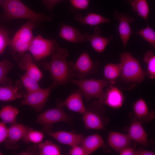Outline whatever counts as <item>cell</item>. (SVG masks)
<instances>
[{
  "instance_id": "cell-1",
  "label": "cell",
  "mask_w": 155,
  "mask_h": 155,
  "mask_svg": "<svg viewBox=\"0 0 155 155\" xmlns=\"http://www.w3.org/2000/svg\"><path fill=\"white\" fill-rule=\"evenodd\" d=\"M51 55V60L43 63V69L50 72L53 84L55 87L65 85L73 77L72 62L68 61L66 59L69 55L68 51L60 47L57 44Z\"/></svg>"
},
{
  "instance_id": "cell-2",
  "label": "cell",
  "mask_w": 155,
  "mask_h": 155,
  "mask_svg": "<svg viewBox=\"0 0 155 155\" xmlns=\"http://www.w3.org/2000/svg\"><path fill=\"white\" fill-rule=\"evenodd\" d=\"M0 6L4 10V18L8 20L24 19L42 22L52 19L51 17L32 11L20 0H1Z\"/></svg>"
},
{
  "instance_id": "cell-3",
  "label": "cell",
  "mask_w": 155,
  "mask_h": 155,
  "mask_svg": "<svg viewBox=\"0 0 155 155\" xmlns=\"http://www.w3.org/2000/svg\"><path fill=\"white\" fill-rule=\"evenodd\" d=\"M120 57L122 66L121 78L129 82H142L147 73L142 69L139 61L129 52L121 53Z\"/></svg>"
},
{
  "instance_id": "cell-4",
  "label": "cell",
  "mask_w": 155,
  "mask_h": 155,
  "mask_svg": "<svg viewBox=\"0 0 155 155\" xmlns=\"http://www.w3.org/2000/svg\"><path fill=\"white\" fill-rule=\"evenodd\" d=\"M105 108L103 104L96 100L86 108L82 114V119L85 128L87 129L106 130V125L110 120L105 113Z\"/></svg>"
},
{
  "instance_id": "cell-5",
  "label": "cell",
  "mask_w": 155,
  "mask_h": 155,
  "mask_svg": "<svg viewBox=\"0 0 155 155\" xmlns=\"http://www.w3.org/2000/svg\"><path fill=\"white\" fill-rule=\"evenodd\" d=\"M63 107L59 103L56 107L47 109L38 116L36 122L42 125L44 132L47 134L52 132L55 123L60 122L72 123L73 117L67 114L63 110Z\"/></svg>"
},
{
  "instance_id": "cell-6",
  "label": "cell",
  "mask_w": 155,
  "mask_h": 155,
  "mask_svg": "<svg viewBox=\"0 0 155 155\" xmlns=\"http://www.w3.org/2000/svg\"><path fill=\"white\" fill-rule=\"evenodd\" d=\"M70 82L78 87L87 102L92 98H98L100 101L104 94V87L112 84L106 80L94 79L77 80L72 78Z\"/></svg>"
},
{
  "instance_id": "cell-7",
  "label": "cell",
  "mask_w": 155,
  "mask_h": 155,
  "mask_svg": "<svg viewBox=\"0 0 155 155\" xmlns=\"http://www.w3.org/2000/svg\"><path fill=\"white\" fill-rule=\"evenodd\" d=\"M57 44L55 40L45 39L38 35L33 38L28 50L36 60H39L51 55Z\"/></svg>"
},
{
  "instance_id": "cell-8",
  "label": "cell",
  "mask_w": 155,
  "mask_h": 155,
  "mask_svg": "<svg viewBox=\"0 0 155 155\" xmlns=\"http://www.w3.org/2000/svg\"><path fill=\"white\" fill-rule=\"evenodd\" d=\"M96 64L91 60L87 52H84L75 63L72 62L71 69L73 77L83 80L89 75L94 74L97 68Z\"/></svg>"
},
{
  "instance_id": "cell-9",
  "label": "cell",
  "mask_w": 155,
  "mask_h": 155,
  "mask_svg": "<svg viewBox=\"0 0 155 155\" xmlns=\"http://www.w3.org/2000/svg\"><path fill=\"white\" fill-rule=\"evenodd\" d=\"M55 87L52 84L44 89L40 88L27 93L26 98L21 102L22 105H27L37 112L40 111L44 107L53 89Z\"/></svg>"
},
{
  "instance_id": "cell-10",
  "label": "cell",
  "mask_w": 155,
  "mask_h": 155,
  "mask_svg": "<svg viewBox=\"0 0 155 155\" xmlns=\"http://www.w3.org/2000/svg\"><path fill=\"white\" fill-rule=\"evenodd\" d=\"M113 16L116 20L119 21L118 31L123 46L125 48L133 32L130 23L133 22L134 18L125 13L119 12L116 10L113 13Z\"/></svg>"
},
{
  "instance_id": "cell-11",
  "label": "cell",
  "mask_w": 155,
  "mask_h": 155,
  "mask_svg": "<svg viewBox=\"0 0 155 155\" xmlns=\"http://www.w3.org/2000/svg\"><path fill=\"white\" fill-rule=\"evenodd\" d=\"M30 128L16 122L8 128L7 137L5 140V146L9 150L18 148L17 143L25 135Z\"/></svg>"
},
{
  "instance_id": "cell-12",
  "label": "cell",
  "mask_w": 155,
  "mask_h": 155,
  "mask_svg": "<svg viewBox=\"0 0 155 155\" xmlns=\"http://www.w3.org/2000/svg\"><path fill=\"white\" fill-rule=\"evenodd\" d=\"M133 117L142 123L153 121L155 118L154 111H150L144 100L140 98L133 103Z\"/></svg>"
},
{
  "instance_id": "cell-13",
  "label": "cell",
  "mask_w": 155,
  "mask_h": 155,
  "mask_svg": "<svg viewBox=\"0 0 155 155\" xmlns=\"http://www.w3.org/2000/svg\"><path fill=\"white\" fill-rule=\"evenodd\" d=\"M124 99L121 91L117 88L111 86L104 92L101 99L98 101L102 104H106L112 108L118 109L122 106Z\"/></svg>"
},
{
  "instance_id": "cell-14",
  "label": "cell",
  "mask_w": 155,
  "mask_h": 155,
  "mask_svg": "<svg viewBox=\"0 0 155 155\" xmlns=\"http://www.w3.org/2000/svg\"><path fill=\"white\" fill-rule=\"evenodd\" d=\"M84 35V41H89L94 49L99 53L102 52L113 38L112 35L107 37L102 36L101 35V29L99 27L94 28L93 34L86 33Z\"/></svg>"
},
{
  "instance_id": "cell-15",
  "label": "cell",
  "mask_w": 155,
  "mask_h": 155,
  "mask_svg": "<svg viewBox=\"0 0 155 155\" xmlns=\"http://www.w3.org/2000/svg\"><path fill=\"white\" fill-rule=\"evenodd\" d=\"M127 131L132 140L144 146L147 147L150 145L147 134L142 123L133 117Z\"/></svg>"
},
{
  "instance_id": "cell-16",
  "label": "cell",
  "mask_w": 155,
  "mask_h": 155,
  "mask_svg": "<svg viewBox=\"0 0 155 155\" xmlns=\"http://www.w3.org/2000/svg\"><path fill=\"white\" fill-rule=\"evenodd\" d=\"M81 144L88 155L91 154L100 148L103 149L105 152H108L111 151L109 146L105 144L102 137L97 133L84 137Z\"/></svg>"
},
{
  "instance_id": "cell-17",
  "label": "cell",
  "mask_w": 155,
  "mask_h": 155,
  "mask_svg": "<svg viewBox=\"0 0 155 155\" xmlns=\"http://www.w3.org/2000/svg\"><path fill=\"white\" fill-rule=\"evenodd\" d=\"M47 134L59 143L71 147L81 144L84 137L82 134L63 131H52Z\"/></svg>"
},
{
  "instance_id": "cell-18",
  "label": "cell",
  "mask_w": 155,
  "mask_h": 155,
  "mask_svg": "<svg viewBox=\"0 0 155 155\" xmlns=\"http://www.w3.org/2000/svg\"><path fill=\"white\" fill-rule=\"evenodd\" d=\"M107 141L109 147L116 152H119L124 148L130 146L132 140L128 134L109 131Z\"/></svg>"
},
{
  "instance_id": "cell-19",
  "label": "cell",
  "mask_w": 155,
  "mask_h": 155,
  "mask_svg": "<svg viewBox=\"0 0 155 155\" xmlns=\"http://www.w3.org/2000/svg\"><path fill=\"white\" fill-rule=\"evenodd\" d=\"M19 66L26 71V73L36 81L42 78L43 74L37 66L34 63L29 53L22 54L19 62Z\"/></svg>"
},
{
  "instance_id": "cell-20",
  "label": "cell",
  "mask_w": 155,
  "mask_h": 155,
  "mask_svg": "<svg viewBox=\"0 0 155 155\" xmlns=\"http://www.w3.org/2000/svg\"><path fill=\"white\" fill-rule=\"evenodd\" d=\"M82 95L80 90L74 91L60 103L70 111L82 115L86 111V108L83 102Z\"/></svg>"
},
{
  "instance_id": "cell-21",
  "label": "cell",
  "mask_w": 155,
  "mask_h": 155,
  "mask_svg": "<svg viewBox=\"0 0 155 155\" xmlns=\"http://www.w3.org/2000/svg\"><path fill=\"white\" fill-rule=\"evenodd\" d=\"M59 36L73 43L82 42L84 41V34L76 28L67 24H63L61 26Z\"/></svg>"
},
{
  "instance_id": "cell-22",
  "label": "cell",
  "mask_w": 155,
  "mask_h": 155,
  "mask_svg": "<svg viewBox=\"0 0 155 155\" xmlns=\"http://www.w3.org/2000/svg\"><path fill=\"white\" fill-rule=\"evenodd\" d=\"M74 18L82 24L90 26L108 23L111 21L110 19L101 15L92 13H89L85 16H83L81 13H77L75 15Z\"/></svg>"
},
{
  "instance_id": "cell-23",
  "label": "cell",
  "mask_w": 155,
  "mask_h": 155,
  "mask_svg": "<svg viewBox=\"0 0 155 155\" xmlns=\"http://www.w3.org/2000/svg\"><path fill=\"white\" fill-rule=\"evenodd\" d=\"M35 22L31 20L28 21L17 32L13 37L30 44L34 38L32 30L35 26Z\"/></svg>"
},
{
  "instance_id": "cell-24",
  "label": "cell",
  "mask_w": 155,
  "mask_h": 155,
  "mask_svg": "<svg viewBox=\"0 0 155 155\" xmlns=\"http://www.w3.org/2000/svg\"><path fill=\"white\" fill-rule=\"evenodd\" d=\"M22 97L18 87L11 85L0 86V100L11 101Z\"/></svg>"
},
{
  "instance_id": "cell-25",
  "label": "cell",
  "mask_w": 155,
  "mask_h": 155,
  "mask_svg": "<svg viewBox=\"0 0 155 155\" xmlns=\"http://www.w3.org/2000/svg\"><path fill=\"white\" fill-rule=\"evenodd\" d=\"M127 1L132 6L133 11L147 22L150 12L149 7L147 0H123Z\"/></svg>"
},
{
  "instance_id": "cell-26",
  "label": "cell",
  "mask_w": 155,
  "mask_h": 155,
  "mask_svg": "<svg viewBox=\"0 0 155 155\" xmlns=\"http://www.w3.org/2000/svg\"><path fill=\"white\" fill-rule=\"evenodd\" d=\"M20 111L10 105L3 106L0 111V118L5 124H13L16 122V117Z\"/></svg>"
},
{
  "instance_id": "cell-27",
  "label": "cell",
  "mask_w": 155,
  "mask_h": 155,
  "mask_svg": "<svg viewBox=\"0 0 155 155\" xmlns=\"http://www.w3.org/2000/svg\"><path fill=\"white\" fill-rule=\"evenodd\" d=\"M121 71L122 66L120 63H108L104 67V77L106 80L113 84L115 82L116 79L120 75Z\"/></svg>"
},
{
  "instance_id": "cell-28",
  "label": "cell",
  "mask_w": 155,
  "mask_h": 155,
  "mask_svg": "<svg viewBox=\"0 0 155 155\" xmlns=\"http://www.w3.org/2000/svg\"><path fill=\"white\" fill-rule=\"evenodd\" d=\"M38 154L40 155H60L61 148L52 142L46 140L39 143Z\"/></svg>"
},
{
  "instance_id": "cell-29",
  "label": "cell",
  "mask_w": 155,
  "mask_h": 155,
  "mask_svg": "<svg viewBox=\"0 0 155 155\" xmlns=\"http://www.w3.org/2000/svg\"><path fill=\"white\" fill-rule=\"evenodd\" d=\"M143 60L147 66V75L151 79L155 78V56L154 51L150 50L144 54Z\"/></svg>"
},
{
  "instance_id": "cell-30",
  "label": "cell",
  "mask_w": 155,
  "mask_h": 155,
  "mask_svg": "<svg viewBox=\"0 0 155 155\" xmlns=\"http://www.w3.org/2000/svg\"><path fill=\"white\" fill-rule=\"evenodd\" d=\"M44 137L42 132L30 128L22 139L26 143L38 144L42 141Z\"/></svg>"
},
{
  "instance_id": "cell-31",
  "label": "cell",
  "mask_w": 155,
  "mask_h": 155,
  "mask_svg": "<svg viewBox=\"0 0 155 155\" xmlns=\"http://www.w3.org/2000/svg\"><path fill=\"white\" fill-rule=\"evenodd\" d=\"M136 34L143 38L152 47H155V32L148 24L146 28L138 31Z\"/></svg>"
},
{
  "instance_id": "cell-32",
  "label": "cell",
  "mask_w": 155,
  "mask_h": 155,
  "mask_svg": "<svg viewBox=\"0 0 155 155\" xmlns=\"http://www.w3.org/2000/svg\"><path fill=\"white\" fill-rule=\"evenodd\" d=\"M22 83L27 93L37 90L40 88L38 82L28 76L26 73L21 76Z\"/></svg>"
},
{
  "instance_id": "cell-33",
  "label": "cell",
  "mask_w": 155,
  "mask_h": 155,
  "mask_svg": "<svg viewBox=\"0 0 155 155\" xmlns=\"http://www.w3.org/2000/svg\"><path fill=\"white\" fill-rule=\"evenodd\" d=\"M12 67V64L7 60L0 61V84L4 85L7 83V74Z\"/></svg>"
},
{
  "instance_id": "cell-34",
  "label": "cell",
  "mask_w": 155,
  "mask_h": 155,
  "mask_svg": "<svg viewBox=\"0 0 155 155\" xmlns=\"http://www.w3.org/2000/svg\"><path fill=\"white\" fill-rule=\"evenodd\" d=\"M30 43L24 42L13 37L10 40L9 44L15 51L20 54L28 50Z\"/></svg>"
},
{
  "instance_id": "cell-35",
  "label": "cell",
  "mask_w": 155,
  "mask_h": 155,
  "mask_svg": "<svg viewBox=\"0 0 155 155\" xmlns=\"http://www.w3.org/2000/svg\"><path fill=\"white\" fill-rule=\"evenodd\" d=\"M10 41L7 31L0 27V55L3 53L6 47L9 44Z\"/></svg>"
},
{
  "instance_id": "cell-36",
  "label": "cell",
  "mask_w": 155,
  "mask_h": 155,
  "mask_svg": "<svg viewBox=\"0 0 155 155\" xmlns=\"http://www.w3.org/2000/svg\"><path fill=\"white\" fill-rule=\"evenodd\" d=\"M75 8L81 9H87L89 6L90 0H69Z\"/></svg>"
},
{
  "instance_id": "cell-37",
  "label": "cell",
  "mask_w": 155,
  "mask_h": 155,
  "mask_svg": "<svg viewBox=\"0 0 155 155\" xmlns=\"http://www.w3.org/2000/svg\"><path fill=\"white\" fill-rule=\"evenodd\" d=\"M68 153L71 155H88L84 148L81 146L76 145L71 147Z\"/></svg>"
},
{
  "instance_id": "cell-38",
  "label": "cell",
  "mask_w": 155,
  "mask_h": 155,
  "mask_svg": "<svg viewBox=\"0 0 155 155\" xmlns=\"http://www.w3.org/2000/svg\"><path fill=\"white\" fill-rule=\"evenodd\" d=\"M8 129L5 124L0 122V144L6 140L7 137Z\"/></svg>"
},
{
  "instance_id": "cell-39",
  "label": "cell",
  "mask_w": 155,
  "mask_h": 155,
  "mask_svg": "<svg viewBox=\"0 0 155 155\" xmlns=\"http://www.w3.org/2000/svg\"><path fill=\"white\" fill-rule=\"evenodd\" d=\"M63 0H42V1L48 10L51 11L57 3Z\"/></svg>"
},
{
  "instance_id": "cell-40",
  "label": "cell",
  "mask_w": 155,
  "mask_h": 155,
  "mask_svg": "<svg viewBox=\"0 0 155 155\" xmlns=\"http://www.w3.org/2000/svg\"><path fill=\"white\" fill-rule=\"evenodd\" d=\"M119 152L120 155H136V150L130 146L124 148Z\"/></svg>"
},
{
  "instance_id": "cell-41",
  "label": "cell",
  "mask_w": 155,
  "mask_h": 155,
  "mask_svg": "<svg viewBox=\"0 0 155 155\" xmlns=\"http://www.w3.org/2000/svg\"><path fill=\"white\" fill-rule=\"evenodd\" d=\"M154 152L150 150L139 148L136 150V155H154Z\"/></svg>"
},
{
  "instance_id": "cell-42",
  "label": "cell",
  "mask_w": 155,
  "mask_h": 155,
  "mask_svg": "<svg viewBox=\"0 0 155 155\" xmlns=\"http://www.w3.org/2000/svg\"><path fill=\"white\" fill-rule=\"evenodd\" d=\"M2 155V154L0 152V155Z\"/></svg>"
},
{
  "instance_id": "cell-43",
  "label": "cell",
  "mask_w": 155,
  "mask_h": 155,
  "mask_svg": "<svg viewBox=\"0 0 155 155\" xmlns=\"http://www.w3.org/2000/svg\"><path fill=\"white\" fill-rule=\"evenodd\" d=\"M1 0H0V1H1Z\"/></svg>"
}]
</instances>
